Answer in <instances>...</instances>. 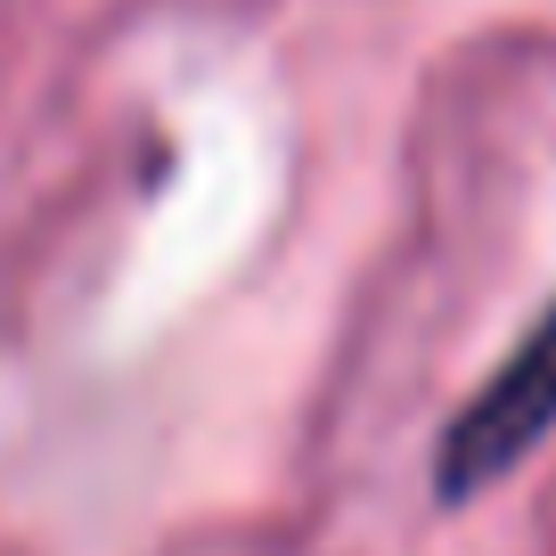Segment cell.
Returning a JSON list of instances; mask_svg holds the SVG:
<instances>
[{
	"instance_id": "obj_1",
	"label": "cell",
	"mask_w": 556,
	"mask_h": 556,
	"mask_svg": "<svg viewBox=\"0 0 556 556\" xmlns=\"http://www.w3.org/2000/svg\"><path fill=\"white\" fill-rule=\"evenodd\" d=\"M556 426V303L507 344V361L467 393V409L442 426L434 442V500H475V491L507 483L540 434Z\"/></svg>"
}]
</instances>
